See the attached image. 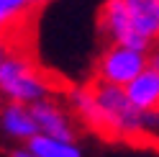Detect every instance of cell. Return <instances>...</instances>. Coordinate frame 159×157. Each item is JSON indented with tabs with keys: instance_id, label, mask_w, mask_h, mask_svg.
<instances>
[{
	"instance_id": "obj_9",
	"label": "cell",
	"mask_w": 159,
	"mask_h": 157,
	"mask_svg": "<svg viewBox=\"0 0 159 157\" xmlns=\"http://www.w3.org/2000/svg\"><path fill=\"white\" fill-rule=\"evenodd\" d=\"M31 13H36L34 0H0V39L21 28Z\"/></svg>"
},
{
	"instance_id": "obj_2",
	"label": "cell",
	"mask_w": 159,
	"mask_h": 157,
	"mask_svg": "<svg viewBox=\"0 0 159 157\" xmlns=\"http://www.w3.org/2000/svg\"><path fill=\"white\" fill-rule=\"evenodd\" d=\"M144 67H146V52L126 46V44H108L95 62L93 80L126 88Z\"/></svg>"
},
{
	"instance_id": "obj_13",
	"label": "cell",
	"mask_w": 159,
	"mask_h": 157,
	"mask_svg": "<svg viewBox=\"0 0 159 157\" xmlns=\"http://www.w3.org/2000/svg\"><path fill=\"white\" fill-rule=\"evenodd\" d=\"M157 26H159V5H157Z\"/></svg>"
},
{
	"instance_id": "obj_6",
	"label": "cell",
	"mask_w": 159,
	"mask_h": 157,
	"mask_svg": "<svg viewBox=\"0 0 159 157\" xmlns=\"http://www.w3.org/2000/svg\"><path fill=\"white\" fill-rule=\"evenodd\" d=\"M0 126H3V131L8 136H13V139H23V142H28L39 131L36 119H34V113H31V106L13 103V101L0 111Z\"/></svg>"
},
{
	"instance_id": "obj_7",
	"label": "cell",
	"mask_w": 159,
	"mask_h": 157,
	"mask_svg": "<svg viewBox=\"0 0 159 157\" xmlns=\"http://www.w3.org/2000/svg\"><path fill=\"white\" fill-rule=\"evenodd\" d=\"M26 147L36 157H82V150L77 147V142L57 139V136H49V134H41V131H36L26 142Z\"/></svg>"
},
{
	"instance_id": "obj_3",
	"label": "cell",
	"mask_w": 159,
	"mask_h": 157,
	"mask_svg": "<svg viewBox=\"0 0 159 157\" xmlns=\"http://www.w3.org/2000/svg\"><path fill=\"white\" fill-rule=\"evenodd\" d=\"M98 28L111 44H126V46L141 49V52H149L154 44L136 31L126 0H103L100 13H98Z\"/></svg>"
},
{
	"instance_id": "obj_4",
	"label": "cell",
	"mask_w": 159,
	"mask_h": 157,
	"mask_svg": "<svg viewBox=\"0 0 159 157\" xmlns=\"http://www.w3.org/2000/svg\"><path fill=\"white\" fill-rule=\"evenodd\" d=\"M31 113H34L36 126H39L41 134L57 136V139H69V142L77 139V129H75L72 119L67 116V111L62 108V106L52 103L49 98L31 103Z\"/></svg>"
},
{
	"instance_id": "obj_5",
	"label": "cell",
	"mask_w": 159,
	"mask_h": 157,
	"mask_svg": "<svg viewBox=\"0 0 159 157\" xmlns=\"http://www.w3.org/2000/svg\"><path fill=\"white\" fill-rule=\"evenodd\" d=\"M123 90H126L128 101H131L134 106L159 111V70H154V67L146 64Z\"/></svg>"
},
{
	"instance_id": "obj_12",
	"label": "cell",
	"mask_w": 159,
	"mask_h": 157,
	"mask_svg": "<svg viewBox=\"0 0 159 157\" xmlns=\"http://www.w3.org/2000/svg\"><path fill=\"white\" fill-rule=\"evenodd\" d=\"M5 57V46H3V41H0V59Z\"/></svg>"
},
{
	"instance_id": "obj_8",
	"label": "cell",
	"mask_w": 159,
	"mask_h": 157,
	"mask_svg": "<svg viewBox=\"0 0 159 157\" xmlns=\"http://www.w3.org/2000/svg\"><path fill=\"white\" fill-rule=\"evenodd\" d=\"M131 21L136 26V31L149 41L159 39V26H157V5L159 0H126Z\"/></svg>"
},
{
	"instance_id": "obj_1",
	"label": "cell",
	"mask_w": 159,
	"mask_h": 157,
	"mask_svg": "<svg viewBox=\"0 0 159 157\" xmlns=\"http://www.w3.org/2000/svg\"><path fill=\"white\" fill-rule=\"evenodd\" d=\"M49 93H52V85L31 59L18 54H5L0 59V95L3 98L31 106L49 98Z\"/></svg>"
},
{
	"instance_id": "obj_11",
	"label": "cell",
	"mask_w": 159,
	"mask_h": 157,
	"mask_svg": "<svg viewBox=\"0 0 159 157\" xmlns=\"http://www.w3.org/2000/svg\"><path fill=\"white\" fill-rule=\"evenodd\" d=\"M49 3H52V0H34V8H36V11H41V8L49 5Z\"/></svg>"
},
{
	"instance_id": "obj_10",
	"label": "cell",
	"mask_w": 159,
	"mask_h": 157,
	"mask_svg": "<svg viewBox=\"0 0 159 157\" xmlns=\"http://www.w3.org/2000/svg\"><path fill=\"white\" fill-rule=\"evenodd\" d=\"M11 157H36V155L26 147V150H16V152H11Z\"/></svg>"
}]
</instances>
